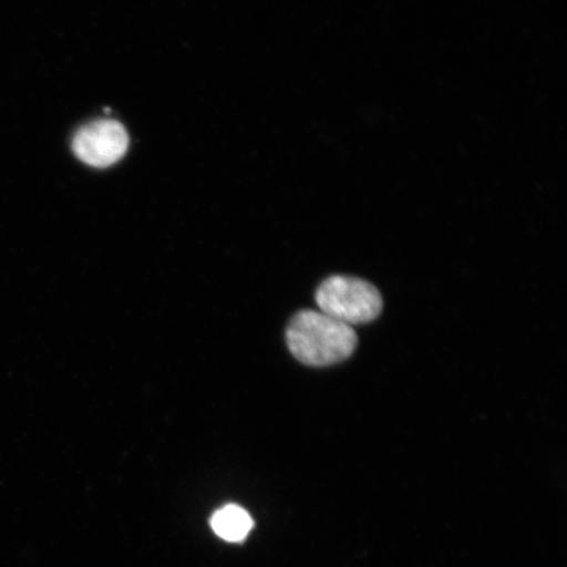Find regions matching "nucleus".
Instances as JSON below:
<instances>
[{"label": "nucleus", "mask_w": 567, "mask_h": 567, "mask_svg": "<svg viewBox=\"0 0 567 567\" xmlns=\"http://www.w3.org/2000/svg\"><path fill=\"white\" fill-rule=\"evenodd\" d=\"M287 343L302 364L326 367L349 359L358 346L357 332L321 311L303 310L287 330Z\"/></svg>", "instance_id": "obj_1"}, {"label": "nucleus", "mask_w": 567, "mask_h": 567, "mask_svg": "<svg viewBox=\"0 0 567 567\" xmlns=\"http://www.w3.org/2000/svg\"><path fill=\"white\" fill-rule=\"evenodd\" d=\"M319 311L344 324L372 322L382 310V297L371 282L331 276L319 286L316 295Z\"/></svg>", "instance_id": "obj_2"}, {"label": "nucleus", "mask_w": 567, "mask_h": 567, "mask_svg": "<svg viewBox=\"0 0 567 567\" xmlns=\"http://www.w3.org/2000/svg\"><path fill=\"white\" fill-rule=\"evenodd\" d=\"M130 145L124 126L113 120H99L78 131L73 151L78 158L94 167H109L122 159Z\"/></svg>", "instance_id": "obj_3"}, {"label": "nucleus", "mask_w": 567, "mask_h": 567, "mask_svg": "<svg viewBox=\"0 0 567 567\" xmlns=\"http://www.w3.org/2000/svg\"><path fill=\"white\" fill-rule=\"evenodd\" d=\"M210 526L226 542L239 543L250 534L254 522L245 508L228 505L213 515Z\"/></svg>", "instance_id": "obj_4"}]
</instances>
